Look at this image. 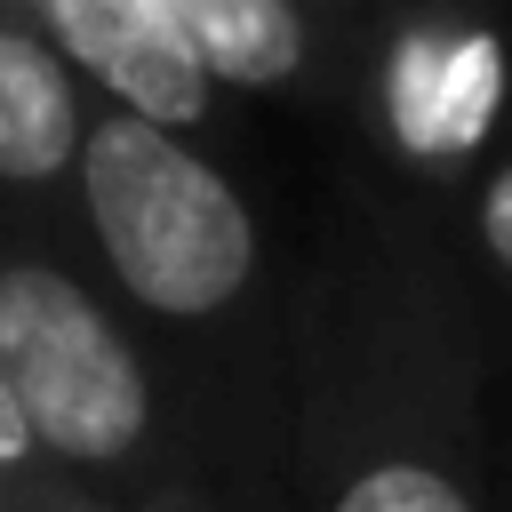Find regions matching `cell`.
I'll use <instances>...</instances> for the list:
<instances>
[{
	"label": "cell",
	"instance_id": "3957f363",
	"mask_svg": "<svg viewBox=\"0 0 512 512\" xmlns=\"http://www.w3.org/2000/svg\"><path fill=\"white\" fill-rule=\"evenodd\" d=\"M0 392L48 472L120 512H216L192 424L152 352L72 256L64 224L0 208Z\"/></svg>",
	"mask_w": 512,
	"mask_h": 512
},
{
	"label": "cell",
	"instance_id": "5b68a950",
	"mask_svg": "<svg viewBox=\"0 0 512 512\" xmlns=\"http://www.w3.org/2000/svg\"><path fill=\"white\" fill-rule=\"evenodd\" d=\"M16 16L64 56V72L88 88L96 112L144 120L160 136L216 152V160L240 144V120H232L240 104L176 40L168 0H16Z\"/></svg>",
	"mask_w": 512,
	"mask_h": 512
},
{
	"label": "cell",
	"instance_id": "277c9868",
	"mask_svg": "<svg viewBox=\"0 0 512 512\" xmlns=\"http://www.w3.org/2000/svg\"><path fill=\"white\" fill-rule=\"evenodd\" d=\"M336 120L368 176L448 208L512 144V16L360 8Z\"/></svg>",
	"mask_w": 512,
	"mask_h": 512
},
{
	"label": "cell",
	"instance_id": "6da1fadb",
	"mask_svg": "<svg viewBox=\"0 0 512 512\" xmlns=\"http://www.w3.org/2000/svg\"><path fill=\"white\" fill-rule=\"evenodd\" d=\"M488 312L448 216L360 160L296 272L288 512H496Z\"/></svg>",
	"mask_w": 512,
	"mask_h": 512
},
{
	"label": "cell",
	"instance_id": "52a82bcc",
	"mask_svg": "<svg viewBox=\"0 0 512 512\" xmlns=\"http://www.w3.org/2000/svg\"><path fill=\"white\" fill-rule=\"evenodd\" d=\"M88 128H96L88 88L16 16V0H0V208L32 224H64Z\"/></svg>",
	"mask_w": 512,
	"mask_h": 512
},
{
	"label": "cell",
	"instance_id": "8992f818",
	"mask_svg": "<svg viewBox=\"0 0 512 512\" xmlns=\"http://www.w3.org/2000/svg\"><path fill=\"white\" fill-rule=\"evenodd\" d=\"M176 40L200 56V72L232 104H296V112H344L352 72V24L360 8H312V0H168Z\"/></svg>",
	"mask_w": 512,
	"mask_h": 512
},
{
	"label": "cell",
	"instance_id": "7a4b0ae2",
	"mask_svg": "<svg viewBox=\"0 0 512 512\" xmlns=\"http://www.w3.org/2000/svg\"><path fill=\"white\" fill-rule=\"evenodd\" d=\"M72 232L160 384L176 392L216 512H288L296 272L256 192L200 144L96 112Z\"/></svg>",
	"mask_w": 512,
	"mask_h": 512
},
{
	"label": "cell",
	"instance_id": "ba28073f",
	"mask_svg": "<svg viewBox=\"0 0 512 512\" xmlns=\"http://www.w3.org/2000/svg\"><path fill=\"white\" fill-rule=\"evenodd\" d=\"M440 216H448V240H456V264H464L480 312L488 320H512V144Z\"/></svg>",
	"mask_w": 512,
	"mask_h": 512
},
{
	"label": "cell",
	"instance_id": "30bf717a",
	"mask_svg": "<svg viewBox=\"0 0 512 512\" xmlns=\"http://www.w3.org/2000/svg\"><path fill=\"white\" fill-rule=\"evenodd\" d=\"M40 512H120V504H104V496H88V488H72V480H56Z\"/></svg>",
	"mask_w": 512,
	"mask_h": 512
},
{
	"label": "cell",
	"instance_id": "9c48e42d",
	"mask_svg": "<svg viewBox=\"0 0 512 512\" xmlns=\"http://www.w3.org/2000/svg\"><path fill=\"white\" fill-rule=\"evenodd\" d=\"M56 480H64V472H48V464H40V448H32V432H24V416H16V408H8V392H0V512H40Z\"/></svg>",
	"mask_w": 512,
	"mask_h": 512
}]
</instances>
